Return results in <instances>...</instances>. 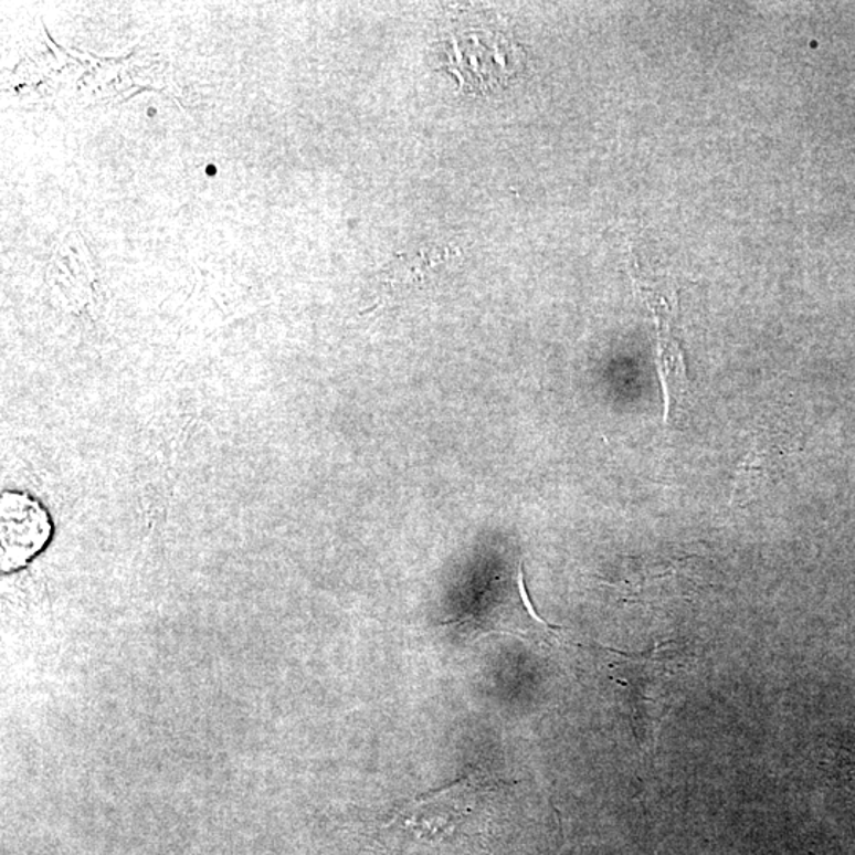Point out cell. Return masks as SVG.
Returning <instances> with one entry per match:
<instances>
[{
	"label": "cell",
	"instance_id": "obj_1",
	"mask_svg": "<svg viewBox=\"0 0 855 855\" xmlns=\"http://www.w3.org/2000/svg\"><path fill=\"white\" fill-rule=\"evenodd\" d=\"M448 67L466 93L485 94L517 75L520 48L509 35L485 28L464 29L447 45Z\"/></svg>",
	"mask_w": 855,
	"mask_h": 855
},
{
	"label": "cell",
	"instance_id": "obj_5",
	"mask_svg": "<svg viewBox=\"0 0 855 855\" xmlns=\"http://www.w3.org/2000/svg\"><path fill=\"white\" fill-rule=\"evenodd\" d=\"M447 261L448 254L441 250H423L411 257L400 255V258L387 268V284L390 287H412L419 281H425Z\"/></svg>",
	"mask_w": 855,
	"mask_h": 855
},
{
	"label": "cell",
	"instance_id": "obj_4",
	"mask_svg": "<svg viewBox=\"0 0 855 855\" xmlns=\"http://www.w3.org/2000/svg\"><path fill=\"white\" fill-rule=\"evenodd\" d=\"M3 573L23 568L46 547L51 521L36 500L20 493H3L0 510Z\"/></svg>",
	"mask_w": 855,
	"mask_h": 855
},
{
	"label": "cell",
	"instance_id": "obj_3",
	"mask_svg": "<svg viewBox=\"0 0 855 855\" xmlns=\"http://www.w3.org/2000/svg\"><path fill=\"white\" fill-rule=\"evenodd\" d=\"M495 605L484 606L481 615L474 616L473 623L481 630L517 634L522 638L537 642H551L558 638L555 627L542 618L537 616L525 588L522 564L511 570L507 576L496 580Z\"/></svg>",
	"mask_w": 855,
	"mask_h": 855
},
{
	"label": "cell",
	"instance_id": "obj_2",
	"mask_svg": "<svg viewBox=\"0 0 855 855\" xmlns=\"http://www.w3.org/2000/svg\"><path fill=\"white\" fill-rule=\"evenodd\" d=\"M643 302L648 306L656 321L657 330V372L664 393V422L682 408L688 392V371H686L685 352L677 331L678 297L671 287H657L643 295Z\"/></svg>",
	"mask_w": 855,
	"mask_h": 855
}]
</instances>
